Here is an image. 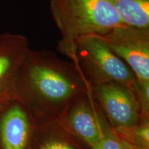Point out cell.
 <instances>
[{
	"label": "cell",
	"mask_w": 149,
	"mask_h": 149,
	"mask_svg": "<svg viewBox=\"0 0 149 149\" xmlns=\"http://www.w3.org/2000/svg\"><path fill=\"white\" fill-rule=\"evenodd\" d=\"M56 121L88 149L94 148L112 128L93 97L91 88L72 100Z\"/></svg>",
	"instance_id": "obj_4"
},
{
	"label": "cell",
	"mask_w": 149,
	"mask_h": 149,
	"mask_svg": "<svg viewBox=\"0 0 149 149\" xmlns=\"http://www.w3.org/2000/svg\"><path fill=\"white\" fill-rule=\"evenodd\" d=\"M35 117L29 149H88L67 133L57 121Z\"/></svg>",
	"instance_id": "obj_9"
},
{
	"label": "cell",
	"mask_w": 149,
	"mask_h": 149,
	"mask_svg": "<svg viewBox=\"0 0 149 149\" xmlns=\"http://www.w3.org/2000/svg\"><path fill=\"white\" fill-rule=\"evenodd\" d=\"M98 36L129 67L136 81L149 82V29L122 24Z\"/></svg>",
	"instance_id": "obj_5"
},
{
	"label": "cell",
	"mask_w": 149,
	"mask_h": 149,
	"mask_svg": "<svg viewBox=\"0 0 149 149\" xmlns=\"http://www.w3.org/2000/svg\"><path fill=\"white\" fill-rule=\"evenodd\" d=\"M50 11L62 43L104 35L122 25L111 0H50Z\"/></svg>",
	"instance_id": "obj_2"
},
{
	"label": "cell",
	"mask_w": 149,
	"mask_h": 149,
	"mask_svg": "<svg viewBox=\"0 0 149 149\" xmlns=\"http://www.w3.org/2000/svg\"><path fill=\"white\" fill-rule=\"evenodd\" d=\"M1 149H29L35 117L20 102H13L0 115Z\"/></svg>",
	"instance_id": "obj_8"
},
{
	"label": "cell",
	"mask_w": 149,
	"mask_h": 149,
	"mask_svg": "<svg viewBox=\"0 0 149 149\" xmlns=\"http://www.w3.org/2000/svg\"><path fill=\"white\" fill-rule=\"evenodd\" d=\"M91 88L71 61L49 50L29 49L17 81V99L34 116L57 120L67 106Z\"/></svg>",
	"instance_id": "obj_1"
},
{
	"label": "cell",
	"mask_w": 149,
	"mask_h": 149,
	"mask_svg": "<svg viewBox=\"0 0 149 149\" xmlns=\"http://www.w3.org/2000/svg\"><path fill=\"white\" fill-rule=\"evenodd\" d=\"M29 49L25 37L0 35V98L3 102L17 98V81Z\"/></svg>",
	"instance_id": "obj_7"
},
{
	"label": "cell",
	"mask_w": 149,
	"mask_h": 149,
	"mask_svg": "<svg viewBox=\"0 0 149 149\" xmlns=\"http://www.w3.org/2000/svg\"><path fill=\"white\" fill-rule=\"evenodd\" d=\"M122 25L149 29V0H111Z\"/></svg>",
	"instance_id": "obj_10"
},
{
	"label": "cell",
	"mask_w": 149,
	"mask_h": 149,
	"mask_svg": "<svg viewBox=\"0 0 149 149\" xmlns=\"http://www.w3.org/2000/svg\"><path fill=\"white\" fill-rule=\"evenodd\" d=\"M114 130L133 146L139 149H149V120H143L136 125Z\"/></svg>",
	"instance_id": "obj_11"
},
{
	"label": "cell",
	"mask_w": 149,
	"mask_h": 149,
	"mask_svg": "<svg viewBox=\"0 0 149 149\" xmlns=\"http://www.w3.org/2000/svg\"><path fill=\"white\" fill-rule=\"evenodd\" d=\"M93 149H139L133 146L111 128Z\"/></svg>",
	"instance_id": "obj_12"
},
{
	"label": "cell",
	"mask_w": 149,
	"mask_h": 149,
	"mask_svg": "<svg viewBox=\"0 0 149 149\" xmlns=\"http://www.w3.org/2000/svg\"><path fill=\"white\" fill-rule=\"evenodd\" d=\"M93 97L113 128L128 127L144 118L133 91L116 82L91 86Z\"/></svg>",
	"instance_id": "obj_6"
},
{
	"label": "cell",
	"mask_w": 149,
	"mask_h": 149,
	"mask_svg": "<svg viewBox=\"0 0 149 149\" xmlns=\"http://www.w3.org/2000/svg\"><path fill=\"white\" fill-rule=\"evenodd\" d=\"M57 50L82 72L91 86L116 82L131 89L135 74L98 35L81 37L71 43L58 42Z\"/></svg>",
	"instance_id": "obj_3"
}]
</instances>
